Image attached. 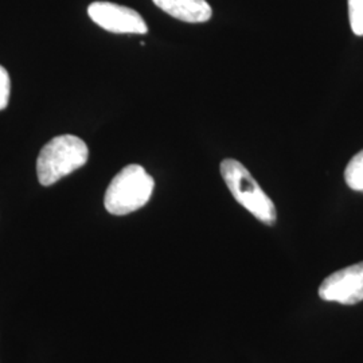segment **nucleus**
Listing matches in <instances>:
<instances>
[{
  "label": "nucleus",
  "mask_w": 363,
  "mask_h": 363,
  "mask_svg": "<svg viewBox=\"0 0 363 363\" xmlns=\"http://www.w3.org/2000/svg\"><path fill=\"white\" fill-rule=\"evenodd\" d=\"M89 150L74 135H61L46 144L37 160V174L42 186H52L86 164Z\"/></svg>",
  "instance_id": "obj_1"
},
{
  "label": "nucleus",
  "mask_w": 363,
  "mask_h": 363,
  "mask_svg": "<svg viewBox=\"0 0 363 363\" xmlns=\"http://www.w3.org/2000/svg\"><path fill=\"white\" fill-rule=\"evenodd\" d=\"M154 178L139 164L121 169L109 183L104 206L113 216H127L143 208L154 193Z\"/></svg>",
  "instance_id": "obj_2"
},
{
  "label": "nucleus",
  "mask_w": 363,
  "mask_h": 363,
  "mask_svg": "<svg viewBox=\"0 0 363 363\" xmlns=\"http://www.w3.org/2000/svg\"><path fill=\"white\" fill-rule=\"evenodd\" d=\"M220 175L234 199L257 220L265 225H273L277 220V211L272 199L259 187L247 167L235 160L225 159L220 162Z\"/></svg>",
  "instance_id": "obj_3"
},
{
  "label": "nucleus",
  "mask_w": 363,
  "mask_h": 363,
  "mask_svg": "<svg viewBox=\"0 0 363 363\" xmlns=\"http://www.w3.org/2000/svg\"><path fill=\"white\" fill-rule=\"evenodd\" d=\"M88 15L96 25L109 33L145 34L148 31L140 13L115 3L94 1L88 7Z\"/></svg>",
  "instance_id": "obj_4"
},
{
  "label": "nucleus",
  "mask_w": 363,
  "mask_h": 363,
  "mask_svg": "<svg viewBox=\"0 0 363 363\" xmlns=\"http://www.w3.org/2000/svg\"><path fill=\"white\" fill-rule=\"evenodd\" d=\"M319 296L325 301L354 306L363 300V262L343 268L325 277L319 286Z\"/></svg>",
  "instance_id": "obj_5"
},
{
  "label": "nucleus",
  "mask_w": 363,
  "mask_h": 363,
  "mask_svg": "<svg viewBox=\"0 0 363 363\" xmlns=\"http://www.w3.org/2000/svg\"><path fill=\"white\" fill-rule=\"evenodd\" d=\"M169 16L186 23H205L210 21L213 10L206 0H152Z\"/></svg>",
  "instance_id": "obj_6"
},
{
  "label": "nucleus",
  "mask_w": 363,
  "mask_h": 363,
  "mask_svg": "<svg viewBox=\"0 0 363 363\" xmlns=\"http://www.w3.org/2000/svg\"><path fill=\"white\" fill-rule=\"evenodd\" d=\"M345 181L354 191H363V150L352 156L345 169Z\"/></svg>",
  "instance_id": "obj_7"
},
{
  "label": "nucleus",
  "mask_w": 363,
  "mask_h": 363,
  "mask_svg": "<svg viewBox=\"0 0 363 363\" xmlns=\"http://www.w3.org/2000/svg\"><path fill=\"white\" fill-rule=\"evenodd\" d=\"M349 1V19L352 33L363 37V0H347Z\"/></svg>",
  "instance_id": "obj_8"
},
{
  "label": "nucleus",
  "mask_w": 363,
  "mask_h": 363,
  "mask_svg": "<svg viewBox=\"0 0 363 363\" xmlns=\"http://www.w3.org/2000/svg\"><path fill=\"white\" fill-rule=\"evenodd\" d=\"M10 91H11V81L7 70L0 65V111H3L10 100Z\"/></svg>",
  "instance_id": "obj_9"
}]
</instances>
